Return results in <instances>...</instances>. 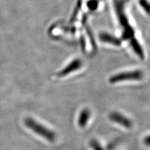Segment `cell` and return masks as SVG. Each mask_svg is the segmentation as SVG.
<instances>
[{
    "mask_svg": "<svg viewBox=\"0 0 150 150\" xmlns=\"http://www.w3.org/2000/svg\"><path fill=\"white\" fill-rule=\"evenodd\" d=\"M101 39L102 40V41H104V42L112 43V44H113L115 45H117V46L120 45V43H121L120 40H118V39L112 37L111 36L106 35H103L101 36Z\"/></svg>",
    "mask_w": 150,
    "mask_h": 150,
    "instance_id": "8992f818",
    "label": "cell"
},
{
    "mask_svg": "<svg viewBox=\"0 0 150 150\" xmlns=\"http://www.w3.org/2000/svg\"><path fill=\"white\" fill-rule=\"evenodd\" d=\"M141 4L142 6V7L145 8L146 11L150 13V5H149V3L146 0H142L141 1Z\"/></svg>",
    "mask_w": 150,
    "mask_h": 150,
    "instance_id": "9c48e42d",
    "label": "cell"
},
{
    "mask_svg": "<svg viewBox=\"0 0 150 150\" xmlns=\"http://www.w3.org/2000/svg\"><path fill=\"white\" fill-rule=\"evenodd\" d=\"M90 113L87 109H84L81 112L79 118V125L81 127H84L86 126L90 118Z\"/></svg>",
    "mask_w": 150,
    "mask_h": 150,
    "instance_id": "5b68a950",
    "label": "cell"
},
{
    "mask_svg": "<svg viewBox=\"0 0 150 150\" xmlns=\"http://www.w3.org/2000/svg\"><path fill=\"white\" fill-rule=\"evenodd\" d=\"M143 72L141 71L136 70L131 72H122L114 75L110 79L112 83L127 80H139L142 78Z\"/></svg>",
    "mask_w": 150,
    "mask_h": 150,
    "instance_id": "7a4b0ae2",
    "label": "cell"
},
{
    "mask_svg": "<svg viewBox=\"0 0 150 150\" xmlns=\"http://www.w3.org/2000/svg\"><path fill=\"white\" fill-rule=\"evenodd\" d=\"M25 123L28 129H31L36 134L48 140V141L54 142L56 139V136L54 131L47 128L41 123H39L35 119L27 117L25 120Z\"/></svg>",
    "mask_w": 150,
    "mask_h": 150,
    "instance_id": "6da1fadb",
    "label": "cell"
},
{
    "mask_svg": "<svg viewBox=\"0 0 150 150\" xmlns=\"http://www.w3.org/2000/svg\"><path fill=\"white\" fill-rule=\"evenodd\" d=\"M144 143H145V145L150 146V135L147 136L144 139Z\"/></svg>",
    "mask_w": 150,
    "mask_h": 150,
    "instance_id": "30bf717a",
    "label": "cell"
},
{
    "mask_svg": "<svg viewBox=\"0 0 150 150\" xmlns=\"http://www.w3.org/2000/svg\"><path fill=\"white\" fill-rule=\"evenodd\" d=\"M91 144L94 150H103L101 146L96 141H92Z\"/></svg>",
    "mask_w": 150,
    "mask_h": 150,
    "instance_id": "ba28073f",
    "label": "cell"
},
{
    "mask_svg": "<svg viewBox=\"0 0 150 150\" xmlns=\"http://www.w3.org/2000/svg\"><path fill=\"white\" fill-rule=\"evenodd\" d=\"M82 66V62L80 59H76L72 61L70 64H68L63 70H61L58 74L59 77H64L71 72L78 70Z\"/></svg>",
    "mask_w": 150,
    "mask_h": 150,
    "instance_id": "277c9868",
    "label": "cell"
},
{
    "mask_svg": "<svg viewBox=\"0 0 150 150\" xmlns=\"http://www.w3.org/2000/svg\"><path fill=\"white\" fill-rule=\"evenodd\" d=\"M110 118L111 121L122 125L126 128L129 129L132 126L131 121L120 113L116 112L111 113L110 115Z\"/></svg>",
    "mask_w": 150,
    "mask_h": 150,
    "instance_id": "3957f363",
    "label": "cell"
},
{
    "mask_svg": "<svg viewBox=\"0 0 150 150\" xmlns=\"http://www.w3.org/2000/svg\"><path fill=\"white\" fill-rule=\"evenodd\" d=\"M131 44H132V46L133 47V49L134 50L135 52L139 56L141 59H143L144 58V54L142 49L139 46V43L136 40H133L132 41Z\"/></svg>",
    "mask_w": 150,
    "mask_h": 150,
    "instance_id": "52a82bcc",
    "label": "cell"
}]
</instances>
